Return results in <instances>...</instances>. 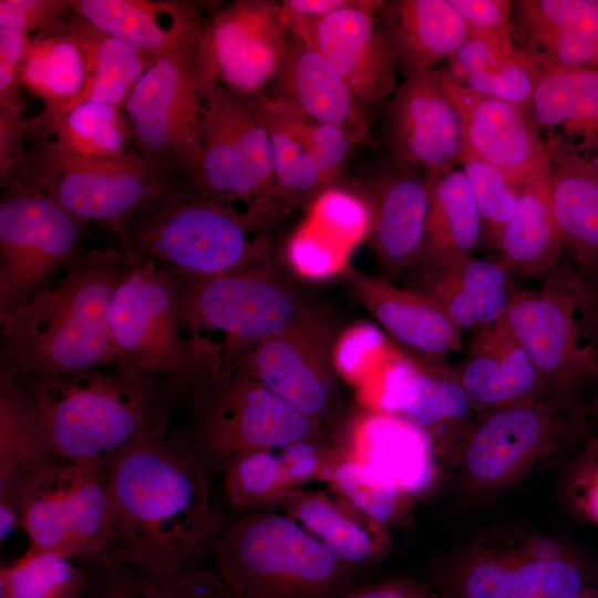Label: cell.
Segmentation results:
<instances>
[{
    "label": "cell",
    "instance_id": "obj_35",
    "mask_svg": "<svg viewBox=\"0 0 598 598\" xmlns=\"http://www.w3.org/2000/svg\"><path fill=\"white\" fill-rule=\"evenodd\" d=\"M380 28L396 64L405 73L434 70L468 37L467 28L450 0H399L385 2Z\"/></svg>",
    "mask_w": 598,
    "mask_h": 598
},
{
    "label": "cell",
    "instance_id": "obj_30",
    "mask_svg": "<svg viewBox=\"0 0 598 598\" xmlns=\"http://www.w3.org/2000/svg\"><path fill=\"white\" fill-rule=\"evenodd\" d=\"M457 373L478 414L538 400L535 367L504 318L476 330Z\"/></svg>",
    "mask_w": 598,
    "mask_h": 598
},
{
    "label": "cell",
    "instance_id": "obj_15",
    "mask_svg": "<svg viewBox=\"0 0 598 598\" xmlns=\"http://www.w3.org/2000/svg\"><path fill=\"white\" fill-rule=\"evenodd\" d=\"M290 31L291 16L281 1H231L213 14L200 35L198 81H215L243 97L265 92L283 62Z\"/></svg>",
    "mask_w": 598,
    "mask_h": 598
},
{
    "label": "cell",
    "instance_id": "obj_22",
    "mask_svg": "<svg viewBox=\"0 0 598 598\" xmlns=\"http://www.w3.org/2000/svg\"><path fill=\"white\" fill-rule=\"evenodd\" d=\"M81 19L155 60L195 63L208 25L202 3L183 0H70Z\"/></svg>",
    "mask_w": 598,
    "mask_h": 598
},
{
    "label": "cell",
    "instance_id": "obj_51",
    "mask_svg": "<svg viewBox=\"0 0 598 598\" xmlns=\"http://www.w3.org/2000/svg\"><path fill=\"white\" fill-rule=\"evenodd\" d=\"M74 11L70 0H1L0 28L29 35L55 34L64 30Z\"/></svg>",
    "mask_w": 598,
    "mask_h": 598
},
{
    "label": "cell",
    "instance_id": "obj_58",
    "mask_svg": "<svg viewBox=\"0 0 598 598\" xmlns=\"http://www.w3.org/2000/svg\"><path fill=\"white\" fill-rule=\"evenodd\" d=\"M357 0H282L287 11L297 18L317 19L355 3Z\"/></svg>",
    "mask_w": 598,
    "mask_h": 598
},
{
    "label": "cell",
    "instance_id": "obj_16",
    "mask_svg": "<svg viewBox=\"0 0 598 598\" xmlns=\"http://www.w3.org/2000/svg\"><path fill=\"white\" fill-rule=\"evenodd\" d=\"M354 389L362 409L402 417L450 458L478 416L457 370L446 362L417 360L400 349Z\"/></svg>",
    "mask_w": 598,
    "mask_h": 598
},
{
    "label": "cell",
    "instance_id": "obj_5",
    "mask_svg": "<svg viewBox=\"0 0 598 598\" xmlns=\"http://www.w3.org/2000/svg\"><path fill=\"white\" fill-rule=\"evenodd\" d=\"M210 548L237 598H342L353 588L355 569L276 507L225 522Z\"/></svg>",
    "mask_w": 598,
    "mask_h": 598
},
{
    "label": "cell",
    "instance_id": "obj_1",
    "mask_svg": "<svg viewBox=\"0 0 598 598\" xmlns=\"http://www.w3.org/2000/svg\"><path fill=\"white\" fill-rule=\"evenodd\" d=\"M103 473L114 535L95 559L175 573L193 567L226 522L199 462L165 436L123 448L104 462Z\"/></svg>",
    "mask_w": 598,
    "mask_h": 598
},
{
    "label": "cell",
    "instance_id": "obj_57",
    "mask_svg": "<svg viewBox=\"0 0 598 598\" xmlns=\"http://www.w3.org/2000/svg\"><path fill=\"white\" fill-rule=\"evenodd\" d=\"M425 585L410 579L396 578L353 587L342 598H436Z\"/></svg>",
    "mask_w": 598,
    "mask_h": 598
},
{
    "label": "cell",
    "instance_id": "obj_4",
    "mask_svg": "<svg viewBox=\"0 0 598 598\" xmlns=\"http://www.w3.org/2000/svg\"><path fill=\"white\" fill-rule=\"evenodd\" d=\"M281 204L240 208L172 181L126 224L120 247L150 258L185 281L272 260L270 220Z\"/></svg>",
    "mask_w": 598,
    "mask_h": 598
},
{
    "label": "cell",
    "instance_id": "obj_21",
    "mask_svg": "<svg viewBox=\"0 0 598 598\" xmlns=\"http://www.w3.org/2000/svg\"><path fill=\"white\" fill-rule=\"evenodd\" d=\"M384 4L357 0L317 19L290 14L291 27L321 52L363 105L384 101L394 89L396 62L377 19Z\"/></svg>",
    "mask_w": 598,
    "mask_h": 598
},
{
    "label": "cell",
    "instance_id": "obj_7",
    "mask_svg": "<svg viewBox=\"0 0 598 598\" xmlns=\"http://www.w3.org/2000/svg\"><path fill=\"white\" fill-rule=\"evenodd\" d=\"M433 579L447 598H584L598 589V566L565 540L502 527L454 548Z\"/></svg>",
    "mask_w": 598,
    "mask_h": 598
},
{
    "label": "cell",
    "instance_id": "obj_61",
    "mask_svg": "<svg viewBox=\"0 0 598 598\" xmlns=\"http://www.w3.org/2000/svg\"><path fill=\"white\" fill-rule=\"evenodd\" d=\"M587 285H588L589 291L591 293L594 305H595L597 316H598V286L594 287V286L589 285L588 282H587Z\"/></svg>",
    "mask_w": 598,
    "mask_h": 598
},
{
    "label": "cell",
    "instance_id": "obj_17",
    "mask_svg": "<svg viewBox=\"0 0 598 598\" xmlns=\"http://www.w3.org/2000/svg\"><path fill=\"white\" fill-rule=\"evenodd\" d=\"M338 337L332 316L316 307L290 329L247 351L233 371L264 384L322 427L338 402Z\"/></svg>",
    "mask_w": 598,
    "mask_h": 598
},
{
    "label": "cell",
    "instance_id": "obj_49",
    "mask_svg": "<svg viewBox=\"0 0 598 598\" xmlns=\"http://www.w3.org/2000/svg\"><path fill=\"white\" fill-rule=\"evenodd\" d=\"M526 30H549L598 40V0H522Z\"/></svg>",
    "mask_w": 598,
    "mask_h": 598
},
{
    "label": "cell",
    "instance_id": "obj_26",
    "mask_svg": "<svg viewBox=\"0 0 598 598\" xmlns=\"http://www.w3.org/2000/svg\"><path fill=\"white\" fill-rule=\"evenodd\" d=\"M431 183L416 169L392 166L374 182L368 238L382 277L393 281L422 260Z\"/></svg>",
    "mask_w": 598,
    "mask_h": 598
},
{
    "label": "cell",
    "instance_id": "obj_24",
    "mask_svg": "<svg viewBox=\"0 0 598 598\" xmlns=\"http://www.w3.org/2000/svg\"><path fill=\"white\" fill-rule=\"evenodd\" d=\"M342 276L352 295L405 354L444 363L450 354L461 350L462 331L432 298L349 264Z\"/></svg>",
    "mask_w": 598,
    "mask_h": 598
},
{
    "label": "cell",
    "instance_id": "obj_53",
    "mask_svg": "<svg viewBox=\"0 0 598 598\" xmlns=\"http://www.w3.org/2000/svg\"><path fill=\"white\" fill-rule=\"evenodd\" d=\"M285 472L293 487L311 480H322L338 454V447L324 437H310L292 442L277 450Z\"/></svg>",
    "mask_w": 598,
    "mask_h": 598
},
{
    "label": "cell",
    "instance_id": "obj_28",
    "mask_svg": "<svg viewBox=\"0 0 598 598\" xmlns=\"http://www.w3.org/2000/svg\"><path fill=\"white\" fill-rule=\"evenodd\" d=\"M271 83L274 94H267L276 102L340 127L358 144L368 142L363 104L321 52L292 27L283 62Z\"/></svg>",
    "mask_w": 598,
    "mask_h": 598
},
{
    "label": "cell",
    "instance_id": "obj_37",
    "mask_svg": "<svg viewBox=\"0 0 598 598\" xmlns=\"http://www.w3.org/2000/svg\"><path fill=\"white\" fill-rule=\"evenodd\" d=\"M553 205L563 251L598 272V159L549 154Z\"/></svg>",
    "mask_w": 598,
    "mask_h": 598
},
{
    "label": "cell",
    "instance_id": "obj_52",
    "mask_svg": "<svg viewBox=\"0 0 598 598\" xmlns=\"http://www.w3.org/2000/svg\"><path fill=\"white\" fill-rule=\"evenodd\" d=\"M290 265L303 276L322 278L346 266L343 251L316 231L303 228L291 237L287 246Z\"/></svg>",
    "mask_w": 598,
    "mask_h": 598
},
{
    "label": "cell",
    "instance_id": "obj_13",
    "mask_svg": "<svg viewBox=\"0 0 598 598\" xmlns=\"http://www.w3.org/2000/svg\"><path fill=\"white\" fill-rule=\"evenodd\" d=\"M0 320L41 292L82 250L87 225L34 185L1 184Z\"/></svg>",
    "mask_w": 598,
    "mask_h": 598
},
{
    "label": "cell",
    "instance_id": "obj_32",
    "mask_svg": "<svg viewBox=\"0 0 598 598\" xmlns=\"http://www.w3.org/2000/svg\"><path fill=\"white\" fill-rule=\"evenodd\" d=\"M266 127L281 203H313L333 187L321 151L322 123L276 102L266 92L251 97Z\"/></svg>",
    "mask_w": 598,
    "mask_h": 598
},
{
    "label": "cell",
    "instance_id": "obj_55",
    "mask_svg": "<svg viewBox=\"0 0 598 598\" xmlns=\"http://www.w3.org/2000/svg\"><path fill=\"white\" fill-rule=\"evenodd\" d=\"M470 33L513 31L509 0H450Z\"/></svg>",
    "mask_w": 598,
    "mask_h": 598
},
{
    "label": "cell",
    "instance_id": "obj_18",
    "mask_svg": "<svg viewBox=\"0 0 598 598\" xmlns=\"http://www.w3.org/2000/svg\"><path fill=\"white\" fill-rule=\"evenodd\" d=\"M209 392L198 443L220 472L250 452L277 451L303 439L324 437L319 424L264 384L236 371Z\"/></svg>",
    "mask_w": 598,
    "mask_h": 598
},
{
    "label": "cell",
    "instance_id": "obj_33",
    "mask_svg": "<svg viewBox=\"0 0 598 598\" xmlns=\"http://www.w3.org/2000/svg\"><path fill=\"white\" fill-rule=\"evenodd\" d=\"M90 74V53L75 33L34 34L25 45L21 79L43 110L24 121V135L43 142L50 126L82 95Z\"/></svg>",
    "mask_w": 598,
    "mask_h": 598
},
{
    "label": "cell",
    "instance_id": "obj_29",
    "mask_svg": "<svg viewBox=\"0 0 598 598\" xmlns=\"http://www.w3.org/2000/svg\"><path fill=\"white\" fill-rule=\"evenodd\" d=\"M337 447L344 456L381 470L413 498L435 477L437 452L432 440L394 414L362 409L348 422Z\"/></svg>",
    "mask_w": 598,
    "mask_h": 598
},
{
    "label": "cell",
    "instance_id": "obj_60",
    "mask_svg": "<svg viewBox=\"0 0 598 598\" xmlns=\"http://www.w3.org/2000/svg\"><path fill=\"white\" fill-rule=\"evenodd\" d=\"M586 419L588 425L594 424L598 429V389L590 403L586 406Z\"/></svg>",
    "mask_w": 598,
    "mask_h": 598
},
{
    "label": "cell",
    "instance_id": "obj_50",
    "mask_svg": "<svg viewBox=\"0 0 598 598\" xmlns=\"http://www.w3.org/2000/svg\"><path fill=\"white\" fill-rule=\"evenodd\" d=\"M312 206L317 221L341 243L352 245L368 236L370 209L365 199L331 187L323 192Z\"/></svg>",
    "mask_w": 598,
    "mask_h": 598
},
{
    "label": "cell",
    "instance_id": "obj_63",
    "mask_svg": "<svg viewBox=\"0 0 598 598\" xmlns=\"http://www.w3.org/2000/svg\"><path fill=\"white\" fill-rule=\"evenodd\" d=\"M436 598H447V597L440 594V595L436 596Z\"/></svg>",
    "mask_w": 598,
    "mask_h": 598
},
{
    "label": "cell",
    "instance_id": "obj_23",
    "mask_svg": "<svg viewBox=\"0 0 598 598\" xmlns=\"http://www.w3.org/2000/svg\"><path fill=\"white\" fill-rule=\"evenodd\" d=\"M527 53L535 70L527 113L547 154L598 159V69L560 66Z\"/></svg>",
    "mask_w": 598,
    "mask_h": 598
},
{
    "label": "cell",
    "instance_id": "obj_27",
    "mask_svg": "<svg viewBox=\"0 0 598 598\" xmlns=\"http://www.w3.org/2000/svg\"><path fill=\"white\" fill-rule=\"evenodd\" d=\"M513 271L501 260L474 255L423 262L405 274V287L437 302L461 330L504 318L516 293Z\"/></svg>",
    "mask_w": 598,
    "mask_h": 598
},
{
    "label": "cell",
    "instance_id": "obj_20",
    "mask_svg": "<svg viewBox=\"0 0 598 598\" xmlns=\"http://www.w3.org/2000/svg\"><path fill=\"white\" fill-rule=\"evenodd\" d=\"M384 142L392 166L420 171L430 183L460 166L462 118L437 69L406 73L389 106Z\"/></svg>",
    "mask_w": 598,
    "mask_h": 598
},
{
    "label": "cell",
    "instance_id": "obj_8",
    "mask_svg": "<svg viewBox=\"0 0 598 598\" xmlns=\"http://www.w3.org/2000/svg\"><path fill=\"white\" fill-rule=\"evenodd\" d=\"M315 308L272 260L186 280L177 296L184 336L224 377L247 351L290 329Z\"/></svg>",
    "mask_w": 598,
    "mask_h": 598
},
{
    "label": "cell",
    "instance_id": "obj_46",
    "mask_svg": "<svg viewBox=\"0 0 598 598\" xmlns=\"http://www.w3.org/2000/svg\"><path fill=\"white\" fill-rule=\"evenodd\" d=\"M460 167L477 205L484 234L497 248L515 210L522 183L467 152H464Z\"/></svg>",
    "mask_w": 598,
    "mask_h": 598
},
{
    "label": "cell",
    "instance_id": "obj_48",
    "mask_svg": "<svg viewBox=\"0 0 598 598\" xmlns=\"http://www.w3.org/2000/svg\"><path fill=\"white\" fill-rule=\"evenodd\" d=\"M398 351L399 348L390 343L374 327L359 323L339 334L333 361L339 378L357 388Z\"/></svg>",
    "mask_w": 598,
    "mask_h": 598
},
{
    "label": "cell",
    "instance_id": "obj_31",
    "mask_svg": "<svg viewBox=\"0 0 598 598\" xmlns=\"http://www.w3.org/2000/svg\"><path fill=\"white\" fill-rule=\"evenodd\" d=\"M276 508L354 569L381 563L392 549L388 527L360 512L330 487H293Z\"/></svg>",
    "mask_w": 598,
    "mask_h": 598
},
{
    "label": "cell",
    "instance_id": "obj_39",
    "mask_svg": "<svg viewBox=\"0 0 598 598\" xmlns=\"http://www.w3.org/2000/svg\"><path fill=\"white\" fill-rule=\"evenodd\" d=\"M39 145L71 158L123 161L141 155L124 109L101 102H86L68 111Z\"/></svg>",
    "mask_w": 598,
    "mask_h": 598
},
{
    "label": "cell",
    "instance_id": "obj_44",
    "mask_svg": "<svg viewBox=\"0 0 598 598\" xmlns=\"http://www.w3.org/2000/svg\"><path fill=\"white\" fill-rule=\"evenodd\" d=\"M89 575L71 559L29 549L0 569V598H84Z\"/></svg>",
    "mask_w": 598,
    "mask_h": 598
},
{
    "label": "cell",
    "instance_id": "obj_45",
    "mask_svg": "<svg viewBox=\"0 0 598 598\" xmlns=\"http://www.w3.org/2000/svg\"><path fill=\"white\" fill-rule=\"evenodd\" d=\"M221 473L225 496L239 509L276 507L293 488L277 451L272 450L244 454Z\"/></svg>",
    "mask_w": 598,
    "mask_h": 598
},
{
    "label": "cell",
    "instance_id": "obj_40",
    "mask_svg": "<svg viewBox=\"0 0 598 598\" xmlns=\"http://www.w3.org/2000/svg\"><path fill=\"white\" fill-rule=\"evenodd\" d=\"M54 454L14 372L0 369V499L13 501L20 482ZM16 503V502H14Z\"/></svg>",
    "mask_w": 598,
    "mask_h": 598
},
{
    "label": "cell",
    "instance_id": "obj_36",
    "mask_svg": "<svg viewBox=\"0 0 598 598\" xmlns=\"http://www.w3.org/2000/svg\"><path fill=\"white\" fill-rule=\"evenodd\" d=\"M497 249L513 272L543 282L559 265L563 252L555 219L549 166L520 184L515 210Z\"/></svg>",
    "mask_w": 598,
    "mask_h": 598
},
{
    "label": "cell",
    "instance_id": "obj_38",
    "mask_svg": "<svg viewBox=\"0 0 598 598\" xmlns=\"http://www.w3.org/2000/svg\"><path fill=\"white\" fill-rule=\"evenodd\" d=\"M87 564L92 571L84 598H237L216 569L189 567L157 574L115 560Z\"/></svg>",
    "mask_w": 598,
    "mask_h": 598
},
{
    "label": "cell",
    "instance_id": "obj_54",
    "mask_svg": "<svg viewBox=\"0 0 598 598\" xmlns=\"http://www.w3.org/2000/svg\"><path fill=\"white\" fill-rule=\"evenodd\" d=\"M28 39L22 32L0 28V105L24 102L21 64Z\"/></svg>",
    "mask_w": 598,
    "mask_h": 598
},
{
    "label": "cell",
    "instance_id": "obj_12",
    "mask_svg": "<svg viewBox=\"0 0 598 598\" xmlns=\"http://www.w3.org/2000/svg\"><path fill=\"white\" fill-rule=\"evenodd\" d=\"M103 464L52 461L20 482L12 498L29 549L90 561L110 548L114 516Z\"/></svg>",
    "mask_w": 598,
    "mask_h": 598
},
{
    "label": "cell",
    "instance_id": "obj_9",
    "mask_svg": "<svg viewBox=\"0 0 598 598\" xmlns=\"http://www.w3.org/2000/svg\"><path fill=\"white\" fill-rule=\"evenodd\" d=\"M184 282L167 267L127 254L110 313L115 361L169 381L182 393L210 391L224 377L182 331L177 296Z\"/></svg>",
    "mask_w": 598,
    "mask_h": 598
},
{
    "label": "cell",
    "instance_id": "obj_47",
    "mask_svg": "<svg viewBox=\"0 0 598 598\" xmlns=\"http://www.w3.org/2000/svg\"><path fill=\"white\" fill-rule=\"evenodd\" d=\"M559 494L573 515L598 528V434L590 432L566 462Z\"/></svg>",
    "mask_w": 598,
    "mask_h": 598
},
{
    "label": "cell",
    "instance_id": "obj_59",
    "mask_svg": "<svg viewBox=\"0 0 598 598\" xmlns=\"http://www.w3.org/2000/svg\"><path fill=\"white\" fill-rule=\"evenodd\" d=\"M21 526L18 505L10 499H0V538L1 542Z\"/></svg>",
    "mask_w": 598,
    "mask_h": 598
},
{
    "label": "cell",
    "instance_id": "obj_10",
    "mask_svg": "<svg viewBox=\"0 0 598 598\" xmlns=\"http://www.w3.org/2000/svg\"><path fill=\"white\" fill-rule=\"evenodd\" d=\"M590 432L584 416L539 400L481 413L451 456L460 495L494 497Z\"/></svg>",
    "mask_w": 598,
    "mask_h": 598
},
{
    "label": "cell",
    "instance_id": "obj_56",
    "mask_svg": "<svg viewBox=\"0 0 598 598\" xmlns=\"http://www.w3.org/2000/svg\"><path fill=\"white\" fill-rule=\"evenodd\" d=\"M24 102L0 105V181L3 184L23 156Z\"/></svg>",
    "mask_w": 598,
    "mask_h": 598
},
{
    "label": "cell",
    "instance_id": "obj_19",
    "mask_svg": "<svg viewBox=\"0 0 598 598\" xmlns=\"http://www.w3.org/2000/svg\"><path fill=\"white\" fill-rule=\"evenodd\" d=\"M136 151L173 179L195 163L204 124V95L195 63L156 60L124 105Z\"/></svg>",
    "mask_w": 598,
    "mask_h": 598
},
{
    "label": "cell",
    "instance_id": "obj_43",
    "mask_svg": "<svg viewBox=\"0 0 598 598\" xmlns=\"http://www.w3.org/2000/svg\"><path fill=\"white\" fill-rule=\"evenodd\" d=\"M322 481L385 527L403 517L413 501L391 476L372 465L344 456L339 448Z\"/></svg>",
    "mask_w": 598,
    "mask_h": 598
},
{
    "label": "cell",
    "instance_id": "obj_3",
    "mask_svg": "<svg viewBox=\"0 0 598 598\" xmlns=\"http://www.w3.org/2000/svg\"><path fill=\"white\" fill-rule=\"evenodd\" d=\"M127 264L121 247L81 251L1 322V367L17 375L117 365L110 313Z\"/></svg>",
    "mask_w": 598,
    "mask_h": 598
},
{
    "label": "cell",
    "instance_id": "obj_2",
    "mask_svg": "<svg viewBox=\"0 0 598 598\" xmlns=\"http://www.w3.org/2000/svg\"><path fill=\"white\" fill-rule=\"evenodd\" d=\"M16 377L54 456L65 461L104 463L127 446L165 436L174 398L183 394L133 365Z\"/></svg>",
    "mask_w": 598,
    "mask_h": 598
},
{
    "label": "cell",
    "instance_id": "obj_11",
    "mask_svg": "<svg viewBox=\"0 0 598 598\" xmlns=\"http://www.w3.org/2000/svg\"><path fill=\"white\" fill-rule=\"evenodd\" d=\"M199 85L204 124L197 158L173 181L240 208L281 203L268 133L251 97L236 95L215 81H202Z\"/></svg>",
    "mask_w": 598,
    "mask_h": 598
},
{
    "label": "cell",
    "instance_id": "obj_25",
    "mask_svg": "<svg viewBox=\"0 0 598 598\" xmlns=\"http://www.w3.org/2000/svg\"><path fill=\"white\" fill-rule=\"evenodd\" d=\"M440 75L460 112L465 152L518 183L549 166L544 143L525 110L472 92Z\"/></svg>",
    "mask_w": 598,
    "mask_h": 598
},
{
    "label": "cell",
    "instance_id": "obj_14",
    "mask_svg": "<svg viewBox=\"0 0 598 598\" xmlns=\"http://www.w3.org/2000/svg\"><path fill=\"white\" fill-rule=\"evenodd\" d=\"M10 177L34 185L72 216L101 224L118 240L128 220L173 181L141 155L123 161L71 158L40 145L24 152Z\"/></svg>",
    "mask_w": 598,
    "mask_h": 598
},
{
    "label": "cell",
    "instance_id": "obj_6",
    "mask_svg": "<svg viewBox=\"0 0 598 598\" xmlns=\"http://www.w3.org/2000/svg\"><path fill=\"white\" fill-rule=\"evenodd\" d=\"M504 320L535 367L538 400L586 419L584 395L598 380V316L582 275L560 260L538 290L516 293Z\"/></svg>",
    "mask_w": 598,
    "mask_h": 598
},
{
    "label": "cell",
    "instance_id": "obj_41",
    "mask_svg": "<svg viewBox=\"0 0 598 598\" xmlns=\"http://www.w3.org/2000/svg\"><path fill=\"white\" fill-rule=\"evenodd\" d=\"M482 234V218L463 171L454 168L434 179L420 264L472 256Z\"/></svg>",
    "mask_w": 598,
    "mask_h": 598
},
{
    "label": "cell",
    "instance_id": "obj_34",
    "mask_svg": "<svg viewBox=\"0 0 598 598\" xmlns=\"http://www.w3.org/2000/svg\"><path fill=\"white\" fill-rule=\"evenodd\" d=\"M440 73L472 92L515 104L528 112L535 70L513 31L470 33Z\"/></svg>",
    "mask_w": 598,
    "mask_h": 598
},
{
    "label": "cell",
    "instance_id": "obj_42",
    "mask_svg": "<svg viewBox=\"0 0 598 598\" xmlns=\"http://www.w3.org/2000/svg\"><path fill=\"white\" fill-rule=\"evenodd\" d=\"M65 29L81 38L90 53L86 86L68 111L86 102L124 109L134 86L156 60L110 37L75 13Z\"/></svg>",
    "mask_w": 598,
    "mask_h": 598
},
{
    "label": "cell",
    "instance_id": "obj_62",
    "mask_svg": "<svg viewBox=\"0 0 598 598\" xmlns=\"http://www.w3.org/2000/svg\"><path fill=\"white\" fill-rule=\"evenodd\" d=\"M584 598H598V589L594 590L592 592H590Z\"/></svg>",
    "mask_w": 598,
    "mask_h": 598
}]
</instances>
